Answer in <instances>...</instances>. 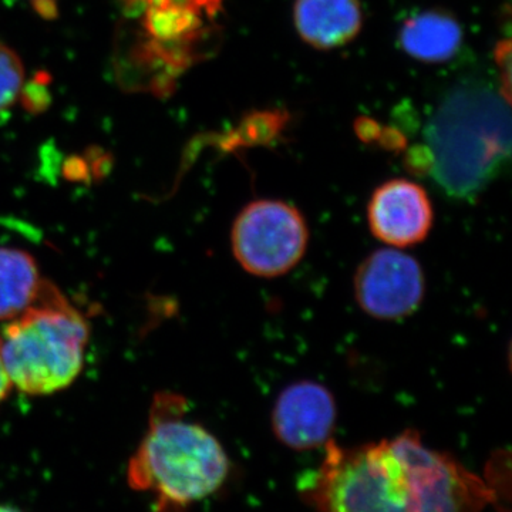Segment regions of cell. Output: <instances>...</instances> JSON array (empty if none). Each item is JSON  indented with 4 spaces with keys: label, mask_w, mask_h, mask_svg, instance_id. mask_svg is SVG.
I'll list each match as a JSON object with an SVG mask.
<instances>
[{
    "label": "cell",
    "mask_w": 512,
    "mask_h": 512,
    "mask_svg": "<svg viewBox=\"0 0 512 512\" xmlns=\"http://www.w3.org/2000/svg\"><path fill=\"white\" fill-rule=\"evenodd\" d=\"M372 234L394 248L412 247L427 238L434 214L429 195L413 181H387L380 185L367 207Z\"/></svg>",
    "instance_id": "obj_7"
},
{
    "label": "cell",
    "mask_w": 512,
    "mask_h": 512,
    "mask_svg": "<svg viewBox=\"0 0 512 512\" xmlns=\"http://www.w3.org/2000/svg\"><path fill=\"white\" fill-rule=\"evenodd\" d=\"M45 285L32 255L20 249L0 248V320L9 322L28 311Z\"/></svg>",
    "instance_id": "obj_10"
},
{
    "label": "cell",
    "mask_w": 512,
    "mask_h": 512,
    "mask_svg": "<svg viewBox=\"0 0 512 512\" xmlns=\"http://www.w3.org/2000/svg\"><path fill=\"white\" fill-rule=\"evenodd\" d=\"M295 23L299 35L318 49L346 45L362 28L357 0H298Z\"/></svg>",
    "instance_id": "obj_9"
},
{
    "label": "cell",
    "mask_w": 512,
    "mask_h": 512,
    "mask_svg": "<svg viewBox=\"0 0 512 512\" xmlns=\"http://www.w3.org/2000/svg\"><path fill=\"white\" fill-rule=\"evenodd\" d=\"M335 421L332 393L311 380L286 387L272 412L275 436L293 450H311L328 443Z\"/></svg>",
    "instance_id": "obj_8"
},
{
    "label": "cell",
    "mask_w": 512,
    "mask_h": 512,
    "mask_svg": "<svg viewBox=\"0 0 512 512\" xmlns=\"http://www.w3.org/2000/svg\"><path fill=\"white\" fill-rule=\"evenodd\" d=\"M423 269L413 256L397 249H380L357 268L355 296L360 308L382 320L407 318L424 298Z\"/></svg>",
    "instance_id": "obj_6"
},
{
    "label": "cell",
    "mask_w": 512,
    "mask_h": 512,
    "mask_svg": "<svg viewBox=\"0 0 512 512\" xmlns=\"http://www.w3.org/2000/svg\"><path fill=\"white\" fill-rule=\"evenodd\" d=\"M89 326L55 285L0 329V357L10 383L26 394L66 389L83 369Z\"/></svg>",
    "instance_id": "obj_4"
},
{
    "label": "cell",
    "mask_w": 512,
    "mask_h": 512,
    "mask_svg": "<svg viewBox=\"0 0 512 512\" xmlns=\"http://www.w3.org/2000/svg\"><path fill=\"white\" fill-rule=\"evenodd\" d=\"M308 225L301 212L278 200L244 208L232 227V252L248 274L276 278L301 262L308 247Z\"/></svg>",
    "instance_id": "obj_5"
},
{
    "label": "cell",
    "mask_w": 512,
    "mask_h": 512,
    "mask_svg": "<svg viewBox=\"0 0 512 512\" xmlns=\"http://www.w3.org/2000/svg\"><path fill=\"white\" fill-rule=\"evenodd\" d=\"M13 389L5 366H3L2 357H0V403L8 397L10 390Z\"/></svg>",
    "instance_id": "obj_13"
},
{
    "label": "cell",
    "mask_w": 512,
    "mask_h": 512,
    "mask_svg": "<svg viewBox=\"0 0 512 512\" xmlns=\"http://www.w3.org/2000/svg\"><path fill=\"white\" fill-rule=\"evenodd\" d=\"M36 3H43V5H46V3H52L53 0H35Z\"/></svg>",
    "instance_id": "obj_15"
},
{
    "label": "cell",
    "mask_w": 512,
    "mask_h": 512,
    "mask_svg": "<svg viewBox=\"0 0 512 512\" xmlns=\"http://www.w3.org/2000/svg\"><path fill=\"white\" fill-rule=\"evenodd\" d=\"M424 170L457 200L483 192L511 156L507 101L487 84L454 87L426 128Z\"/></svg>",
    "instance_id": "obj_2"
},
{
    "label": "cell",
    "mask_w": 512,
    "mask_h": 512,
    "mask_svg": "<svg viewBox=\"0 0 512 512\" xmlns=\"http://www.w3.org/2000/svg\"><path fill=\"white\" fill-rule=\"evenodd\" d=\"M400 43L416 59L443 62L456 55L460 47V25L444 13H421L407 20L400 33Z\"/></svg>",
    "instance_id": "obj_11"
},
{
    "label": "cell",
    "mask_w": 512,
    "mask_h": 512,
    "mask_svg": "<svg viewBox=\"0 0 512 512\" xmlns=\"http://www.w3.org/2000/svg\"><path fill=\"white\" fill-rule=\"evenodd\" d=\"M0 512H22L16 510V508L9 507V505H0Z\"/></svg>",
    "instance_id": "obj_14"
},
{
    "label": "cell",
    "mask_w": 512,
    "mask_h": 512,
    "mask_svg": "<svg viewBox=\"0 0 512 512\" xmlns=\"http://www.w3.org/2000/svg\"><path fill=\"white\" fill-rule=\"evenodd\" d=\"M183 414L181 397H157L146 436L128 461V485L148 495L156 512H183L220 490L228 477L220 441Z\"/></svg>",
    "instance_id": "obj_3"
},
{
    "label": "cell",
    "mask_w": 512,
    "mask_h": 512,
    "mask_svg": "<svg viewBox=\"0 0 512 512\" xmlns=\"http://www.w3.org/2000/svg\"><path fill=\"white\" fill-rule=\"evenodd\" d=\"M25 86V66L12 47L0 43V113L18 101Z\"/></svg>",
    "instance_id": "obj_12"
},
{
    "label": "cell",
    "mask_w": 512,
    "mask_h": 512,
    "mask_svg": "<svg viewBox=\"0 0 512 512\" xmlns=\"http://www.w3.org/2000/svg\"><path fill=\"white\" fill-rule=\"evenodd\" d=\"M308 500L316 512H483L494 495L480 477L409 430L359 447L328 441Z\"/></svg>",
    "instance_id": "obj_1"
}]
</instances>
